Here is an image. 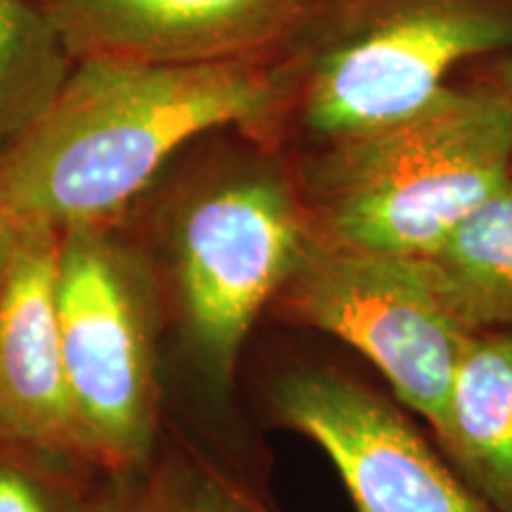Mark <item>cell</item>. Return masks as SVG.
I'll return each mask as SVG.
<instances>
[{
    "label": "cell",
    "mask_w": 512,
    "mask_h": 512,
    "mask_svg": "<svg viewBox=\"0 0 512 512\" xmlns=\"http://www.w3.org/2000/svg\"><path fill=\"white\" fill-rule=\"evenodd\" d=\"M508 46L512 19L498 12L453 0L408 5L320 62L306 117L323 136H361L432 102L458 62Z\"/></svg>",
    "instance_id": "cell-7"
},
{
    "label": "cell",
    "mask_w": 512,
    "mask_h": 512,
    "mask_svg": "<svg viewBox=\"0 0 512 512\" xmlns=\"http://www.w3.org/2000/svg\"><path fill=\"white\" fill-rule=\"evenodd\" d=\"M93 512H159V510H152V508H145V505H131V503H102L98 510Z\"/></svg>",
    "instance_id": "cell-16"
},
{
    "label": "cell",
    "mask_w": 512,
    "mask_h": 512,
    "mask_svg": "<svg viewBox=\"0 0 512 512\" xmlns=\"http://www.w3.org/2000/svg\"><path fill=\"white\" fill-rule=\"evenodd\" d=\"M434 439L491 508L512 512V328L467 339Z\"/></svg>",
    "instance_id": "cell-10"
},
{
    "label": "cell",
    "mask_w": 512,
    "mask_h": 512,
    "mask_svg": "<svg viewBox=\"0 0 512 512\" xmlns=\"http://www.w3.org/2000/svg\"><path fill=\"white\" fill-rule=\"evenodd\" d=\"M60 238L17 230L0 264V441L91 458L62 361Z\"/></svg>",
    "instance_id": "cell-8"
},
{
    "label": "cell",
    "mask_w": 512,
    "mask_h": 512,
    "mask_svg": "<svg viewBox=\"0 0 512 512\" xmlns=\"http://www.w3.org/2000/svg\"><path fill=\"white\" fill-rule=\"evenodd\" d=\"M299 0H48L69 55L147 64L249 60Z\"/></svg>",
    "instance_id": "cell-9"
},
{
    "label": "cell",
    "mask_w": 512,
    "mask_h": 512,
    "mask_svg": "<svg viewBox=\"0 0 512 512\" xmlns=\"http://www.w3.org/2000/svg\"><path fill=\"white\" fill-rule=\"evenodd\" d=\"M159 512H268L226 479L200 475L183 486L181 494Z\"/></svg>",
    "instance_id": "cell-13"
},
{
    "label": "cell",
    "mask_w": 512,
    "mask_h": 512,
    "mask_svg": "<svg viewBox=\"0 0 512 512\" xmlns=\"http://www.w3.org/2000/svg\"><path fill=\"white\" fill-rule=\"evenodd\" d=\"M283 292L294 318L366 356L439 432L472 332L448 311L427 259L342 247L311 230Z\"/></svg>",
    "instance_id": "cell-3"
},
{
    "label": "cell",
    "mask_w": 512,
    "mask_h": 512,
    "mask_svg": "<svg viewBox=\"0 0 512 512\" xmlns=\"http://www.w3.org/2000/svg\"><path fill=\"white\" fill-rule=\"evenodd\" d=\"M512 176V95L451 91L339 140L320 171L313 233L342 247L432 256Z\"/></svg>",
    "instance_id": "cell-2"
},
{
    "label": "cell",
    "mask_w": 512,
    "mask_h": 512,
    "mask_svg": "<svg viewBox=\"0 0 512 512\" xmlns=\"http://www.w3.org/2000/svg\"><path fill=\"white\" fill-rule=\"evenodd\" d=\"M278 83L254 60L147 64L86 57L50 110L0 162L17 230L98 228L147 188L178 147L259 119Z\"/></svg>",
    "instance_id": "cell-1"
},
{
    "label": "cell",
    "mask_w": 512,
    "mask_h": 512,
    "mask_svg": "<svg viewBox=\"0 0 512 512\" xmlns=\"http://www.w3.org/2000/svg\"><path fill=\"white\" fill-rule=\"evenodd\" d=\"M273 406L328 453L358 512H498L394 401L349 373L294 370Z\"/></svg>",
    "instance_id": "cell-5"
},
{
    "label": "cell",
    "mask_w": 512,
    "mask_h": 512,
    "mask_svg": "<svg viewBox=\"0 0 512 512\" xmlns=\"http://www.w3.org/2000/svg\"><path fill=\"white\" fill-rule=\"evenodd\" d=\"M69 79V50L46 10L0 0V162L50 110Z\"/></svg>",
    "instance_id": "cell-12"
},
{
    "label": "cell",
    "mask_w": 512,
    "mask_h": 512,
    "mask_svg": "<svg viewBox=\"0 0 512 512\" xmlns=\"http://www.w3.org/2000/svg\"><path fill=\"white\" fill-rule=\"evenodd\" d=\"M422 259L465 330L512 328V176Z\"/></svg>",
    "instance_id": "cell-11"
},
{
    "label": "cell",
    "mask_w": 512,
    "mask_h": 512,
    "mask_svg": "<svg viewBox=\"0 0 512 512\" xmlns=\"http://www.w3.org/2000/svg\"><path fill=\"white\" fill-rule=\"evenodd\" d=\"M311 228L278 183L242 181L197 200L178 228V285L192 339L216 373L283 290Z\"/></svg>",
    "instance_id": "cell-6"
},
{
    "label": "cell",
    "mask_w": 512,
    "mask_h": 512,
    "mask_svg": "<svg viewBox=\"0 0 512 512\" xmlns=\"http://www.w3.org/2000/svg\"><path fill=\"white\" fill-rule=\"evenodd\" d=\"M0 512H55V505L34 472L0 458Z\"/></svg>",
    "instance_id": "cell-14"
},
{
    "label": "cell",
    "mask_w": 512,
    "mask_h": 512,
    "mask_svg": "<svg viewBox=\"0 0 512 512\" xmlns=\"http://www.w3.org/2000/svg\"><path fill=\"white\" fill-rule=\"evenodd\" d=\"M15 223H12L8 209H5L3 204V197H0V264H3L5 254H8V249L12 245V240H15Z\"/></svg>",
    "instance_id": "cell-15"
},
{
    "label": "cell",
    "mask_w": 512,
    "mask_h": 512,
    "mask_svg": "<svg viewBox=\"0 0 512 512\" xmlns=\"http://www.w3.org/2000/svg\"><path fill=\"white\" fill-rule=\"evenodd\" d=\"M57 320L88 453L114 467L131 465L150 444L155 420L150 339L124 259L98 228L62 233Z\"/></svg>",
    "instance_id": "cell-4"
},
{
    "label": "cell",
    "mask_w": 512,
    "mask_h": 512,
    "mask_svg": "<svg viewBox=\"0 0 512 512\" xmlns=\"http://www.w3.org/2000/svg\"><path fill=\"white\" fill-rule=\"evenodd\" d=\"M505 79H508V88H510V95H512V64L508 67V74H505Z\"/></svg>",
    "instance_id": "cell-17"
}]
</instances>
